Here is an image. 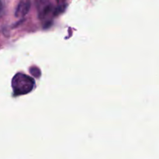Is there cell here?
Returning a JSON list of instances; mask_svg holds the SVG:
<instances>
[{"label":"cell","instance_id":"obj_5","mask_svg":"<svg viewBox=\"0 0 159 159\" xmlns=\"http://www.w3.org/2000/svg\"><path fill=\"white\" fill-rule=\"evenodd\" d=\"M65 1V0H57V2H59V3H62V2H64Z\"/></svg>","mask_w":159,"mask_h":159},{"label":"cell","instance_id":"obj_3","mask_svg":"<svg viewBox=\"0 0 159 159\" xmlns=\"http://www.w3.org/2000/svg\"><path fill=\"white\" fill-rule=\"evenodd\" d=\"M54 6H52V4L51 3H48V4L45 5L40 11V13H39V17L40 19H45L46 17H48L51 12H53L54 11Z\"/></svg>","mask_w":159,"mask_h":159},{"label":"cell","instance_id":"obj_1","mask_svg":"<svg viewBox=\"0 0 159 159\" xmlns=\"http://www.w3.org/2000/svg\"><path fill=\"white\" fill-rule=\"evenodd\" d=\"M12 85L15 94L19 96L30 93L34 88V81L26 75L18 73L12 79Z\"/></svg>","mask_w":159,"mask_h":159},{"label":"cell","instance_id":"obj_6","mask_svg":"<svg viewBox=\"0 0 159 159\" xmlns=\"http://www.w3.org/2000/svg\"><path fill=\"white\" fill-rule=\"evenodd\" d=\"M2 9V3H1V1H0V10H1Z\"/></svg>","mask_w":159,"mask_h":159},{"label":"cell","instance_id":"obj_2","mask_svg":"<svg viewBox=\"0 0 159 159\" xmlns=\"http://www.w3.org/2000/svg\"><path fill=\"white\" fill-rule=\"evenodd\" d=\"M31 3L30 0H21L16 8L15 16L17 18L24 17L29 12Z\"/></svg>","mask_w":159,"mask_h":159},{"label":"cell","instance_id":"obj_4","mask_svg":"<svg viewBox=\"0 0 159 159\" xmlns=\"http://www.w3.org/2000/svg\"><path fill=\"white\" fill-rule=\"evenodd\" d=\"M65 9H66V5L65 4H61L56 8H54V11H53V15L54 16H57L58 15L61 14L62 12H65Z\"/></svg>","mask_w":159,"mask_h":159}]
</instances>
